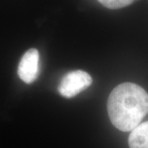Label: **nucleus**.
Wrapping results in <instances>:
<instances>
[{
  "mask_svg": "<svg viewBox=\"0 0 148 148\" xmlns=\"http://www.w3.org/2000/svg\"><path fill=\"white\" fill-rule=\"evenodd\" d=\"M107 110L114 127L122 132H132L147 114V92L135 83H122L110 94Z\"/></svg>",
  "mask_w": 148,
  "mask_h": 148,
  "instance_id": "nucleus-1",
  "label": "nucleus"
},
{
  "mask_svg": "<svg viewBox=\"0 0 148 148\" xmlns=\"http://www.w3.org/2000/svg\"><path fill=\"white\" fill-rule=\"evenodd\" d=\"M92 84V78L89 73L82 70L72 71L62 78L58 85L59 94L66 98H73Z\"/></svg>",
  "mask_w": 148,
  "mask_h": 148,
  "instance_id": "nucleus-2",
  "label": "nucleus"
},
{
  "mask_svg": "<svg viewBox=\"0 0 148 148\" xmlns=\"http://www.w3.org/2000/svg\"><path fill=\"white\" fill-rule=\"evenodd\" d=\"M40 73V53L35 48L28 49L21 57L17 73L21 81L27 84L34 82Z\"/></svg>",
  "mask_w": 148,
  "mask_h": 148,
  "instance_id": "nucleus-3",
  "label": "nucleus"
},
{
  "mask_svg": "<svg viewBox=\"0 0 148 148\" xmlns=\"http://www.w3.org/2000/svg\"><path fill=\"white\" fill-rule=\"evenodd\" d=\"M129 148H148V121L140 123L128 138Z\"/></svg>",
  "mask_w": 148,
  "mask_h": 148,
  "instance_id": "nucleus-4",
  "label": "nucleus"
},
{
  "mask_svg": "<svg viewBox=\"0 0 148 148\" xmlns=\"http://www.w3.org/2000/svg\"><path fill=\"white\" fill-rule=\"evenodd\" d=\"M109 9H119L132 4L136 0H97Z\"/></svg>",
  "mask_w": 148,
  "mask_h": 148,
  "instance_id": "nucleus-5",
  "label": "nucleus"
}]
</instances>
